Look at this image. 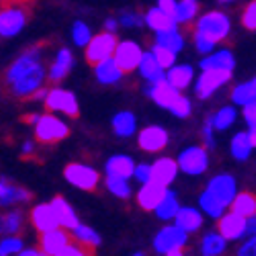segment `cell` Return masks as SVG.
<instances>
[{
	"instance_id": "6da1fadb",
	"label": "cell",
	"mask_w": 256,
	"mask_h": 256,
	"mask_svg": "<svg viewBox=\"0 0 256 256\" xmlns=\"http://www.w3.org/2000/svg\"><path fill=\"white\" fill-rule=\"evenodd\" d=\"M48 78V70L41 60V48H31L20 54L6 70V86L18 98H29L37 88L44 86Z\"/></svg>"
},
{
	"instance_id": "7a4b0ae2",
	"label": "cell",
	"mask_w": 256,
	"mask_h": 256,
	"mask_svg": "<svg viewBox=\"0 0 256 256\" xmlns=\"http://www.w3.org/2000/svg\"><path fill=\"white\" fill-rule=\"evenodd\" d=\"M29 23V8L25 0L18 2H8L0 8V37L10 39L16 37Z\"/></svg>"
},
{
	"instance_id": "3957f363",
	"label": "cell",
	"mask_w": 256,
	"mask_h": 256,
	"mask_svg": "<svg viewBox=\"0 0 256 256\" xmlns=\"http://www.w3.org/2000/svg\"><path fill=\"white\" fill-rule=\"evenodd\" d=\"M33 132L41 144H58L70 136V127L56 115H39V119L33 123Z\"/></svg>"
},
{
	"instance_id": "277c9868",
	"label": "cell",
	"mask_w": 256,
	"mask_h": 256,
	"mask_svg": "<svg viewBox=\"0 0 256 256\" xmlns=\"http://www.w3.org/2000/svg\"><path fill=\"white\" fill-rule=\"evenodd\" d=\"M188 242V234L182 232L178 226H166L158 232L154 238V250L164 256H180Z\"/></svg>"
},
{
	"instance_id": "5b68a950",
	"label": "cell",
	"mask_w": 256,
	"mask_h": 256,
	"mask_svg": "<svg viewBox=\"0 0 256 256\" xmlns=\"http://www.w3.org/2000/svg\"><path fill=\"white\" fill-rule=\"evenodd\" d=\"M197 33H201V35L209 37L211 41L220 44V41L228 39V35L232 33V20L222 10H211L197 20Z\"/></svg>"
},
{
	"instance_id": "8992f818",
	"label": "cell",
	"mask_w": 256,
	"mask_h": 256,
	"mask_svg": "<svg viewBox=\"0 0 256 256\" xmlns=\"http://www.w3.org/2000/svg\"><path fill=\"white\" fill-rule=\"evenodd\" d=\"M178 170L188 176H201L207 172L209 168V154H207V148L203 146H190L186 150L180 152L178 160Z\"/></svg>"
},
{
	"instance_id": "52a82bcc",
	"label": "cell",
	"mask_w": 256,
	"mask_h": 256,
	"mask_svg": "<svg viewBox=\"0 0 256 256\" xmlns=\"http://www.w3.org/2000/svg\"><path fill=\"white\" fill-rule=\"evenodd\" d=\"M64 178H66L72 186L80 188V190H94L98 186V180H100V174L92 166H86V164H80V162H72L66 166L64 170Z\"/></svg>"
},
{
	"instance_id": "ba28073f",
	"label": "cell",
	"mask_w": 256,
	"mask_h": 256,
	"mask_svg": "<svg viewBox=\"0 0 256 256\" xmlns=\"http://www.w3.org/2000/svg\"><path fill=\"white\" fill-rule=\"evenodd\" d=\"M44 100H46V106L52 113H62L66 117H78V111H80L78 98H76L74 92H70L66 88L56 86V88L48 90Z\"/></svg>"
},
{
	"instance_id": "9c48e42d",
	"label": "cell",
	"mask_w": 256,
	"mask_h": 256,
	"mask_svg": "<svg viewBox=\"0 0 256 256\" xmlns=\"http://www.w3.org/2000/svg\"><path fill=\"white\" fill-rule=\"evenodd\" d=\"M232 80V72L226 70H203L201 76L195 82V94L199 98H211L220 88H224L226 84Z\"/></svg>"
},
{
	"instance_id": "30bf717a",
	"label": "cell",
	"mask_w": 256,
	"mask_h": 256,
	"mask_svg": "<svg viewBox=\"0 0 256 256\" xmlns=\"http://www.w3.org/2000/svg\"><path fill=\"white\" fill-rule=\"evenodd\" d=\"M117 35L111 33V31H104V33H98L94 35L90 41H88V46H86V62L88 64H98L106 58H113V52L117 48Z\"/></svg>"
},
{
	"instance_id": "8fae6325",
	"label": "cell",
	"mask_w": 256,
	"mask_h": 256,
	"mask_svg": "<svg viewBox=\"0 0 256 256\" xmlns=\"http://www.w3.org/2000/svg\"><path fill=\"white\" fill-rule=\"evenodd\" d=\"M144 56V50L140 44L136 41H117V48L113 52V60L117 62V66L123 70V72H132V70H138V64Z\"/></svg>"
},
{
	"instance_id": "7c38bea8",
	"label": "cell",
	"mask_w": 256,
	"mask_h": 256,
	"mask_svg": "<svg viewBox=\"0 0 256 256\" xmlns=\"http://www.w3.org/2000/svg\"><path fill=\"white\" fill-rule=\"evenodd\" d=\"M72 242V236L66 230H50V232H41L39 238V250L46 256H64V250Z\"/></svg>"
},
{
	"instance_id": "4fadbf2b",
	"label": "cell",
	"mask_w": 256,
	"mask_h": 256,
	"mask_svg": "<svg viewBox=\"0 0 256 256\" xmlns=\"http://www.w3.org/2000/svg\"><path fill=\"white\" fill-rule=\"evenodd\" d=\"M207 190L213 197H218L226 207H230L234 197L238 195V184H236V178H234L232 174H218V176H213L209 180Z\"/></svg>"
},
{
	"instance_id": "5bb4252c",
	"label": "cell",
	"mask_w": 256,
	"mask_h": 256,
	"mask_svg": "<svg viewBox=\"0 0 256 256\" xmlns=\"http://www.w3.org/2000/svg\"><path fill=\"white\" fill-rule=\"evenodd\" d=\"M138 144L144 152H162L168 146V132L160 125H150L140 132Z\"/></svg>"
},
{
	"instance_id": "9a60e30c",
	"label": "cell",
	"mask_w": 256,
	"mask_h": 256,
	"mask_svg": "<svg viewBox=\"0 0 256 256\" xmlns=\"http://www.w3.org/2000/svg\"><path fill=\"white\" fill-rule=\"evenodd\" d=\"M218 232L228 242H238V240L246 238V218L230 211V213H226V216L220 218Z\"/></svg>"
},
{
	"instance_id": "2e32d148",
	"label": "cell",
	"mask_w": 256,
	"mask_h": 256,
	"mask_svg": "<svg viewBox=\"0 0 256 256\" xmlns=\"http://www.w3.org/2000/svg\"><path fill=\"white\" fill-rule=\"evenodd\" d=\"M146 92H148V96H150L158 106H162V109H170L172 102L180 96V90L174 88L166 78H162L158 82H152L150 86H148Z\"/></svg>"
},
{
	"instance_id": "e0dca14e",
	"label": "cell",
	"mask_w": 256,
	"mask_h": 256,
	"mask_svg": "<svg viewBox=\"0 0 256 256\" xmlns=\"http://www.w3.org/2000/svg\"><path fill=\"white\" fill-rule=\"evenodd\" d=\"M31 224L33 228L41 234V232H50L60 228L58 216H56V209L52 203H39L31 209Z\"/></svg>"
},
{
	"instance_id": "ac0fdd59",
	"label": "cell",
	"mask_w": 256,
	"mask_h": 256,
	"mask_svg": "<svg viewBox=\"0 0 256 256\" xmlns=\"http://www.w3.org/2000/svg\"><path fill=\"white\" fill-rule=\"evenodd\" d=\"M140 186L142 188H140V193H138V203L146 211H154L160 205V201L164 199L166 190H168V186H164V184H160L156 180H150V182L140 184Z\"/></svg>"
},
{
	"instance_id": "d6986e66",
	"label": "cell",
	"mask_w": 256,
	"mask_h": 256,
	"mask_svg": "<svg viewBox=\"0 0 256 256\" xmlns=\"http://www.w3.org/2000/svg\"><path fill=\"white\" fill-rule=\"evenodd\" d=\"M201 70H226V72H234L236 68V58L230 50H213L211 54H207L203 60H201Z\"/></svg>"
},
{
	"instance_id": "ffe728a7",
	"label": "cell",
	"mask_w": 256,
	"mask_h": 256,
	"mask_svg": "<svg viewBox=\"0 0 256 256\" xmlns=\"http://www.w3.org/2000/svg\"><path fill=\"white\" fill-rule=\"evenodd\" d=\"M72 68H74V54H72L70 50L64 48V50H60V52L56 54L52 66H50V70H48V78H50L52 82H62L64 78H66V76L72 72Z\"/></svg>"
},
{
	"instance_id": "44dd1931",
	"label": "cell",
	"mask_w": 256,
	"mask_h": 256,
	"mask_svg": "<svg viewBox=\"0 0 256 256\" xmlns=\"http://www.w3.org/2000/svg\"><path fill=\"white\" fill-rule=\"evenodd\" d=\"M174 226L186 234H195L203 228V211L195 207H178L174 216Z\"/></svg>"
},
{
	"instance_id": "7402d4cb",
	"label": "cell",
	"mask_w": 256,
	"mask_h": 256,
	"mask_svg": "<svg viewBox=\"0 0 256 256\" xmlns=\"http://www.w3.org/2000/svg\"><path fill=\"white\" fill-rule=\"evenodd\" d=\"M176 174H178V164L172 158H160L152 164V180L164 186L172 184L176 180Z\"/></svg>"
},
{
	"instance_id": "603a6c76",
	"label": "cell",
	"mask_w": 256,
	"mask_h": 256,
	"mask_svg": "<svg viewBox=\"0 0 256 256\" xmlns=\"http://www.w3.org/2000/svg\"><path fill=\"white\" fill-rule=\"evenodd\" d=\"M134 168L136 162L132 156H125V154H115L106 160L104 164V172L109 176H119V178H127L130 180L134 176Z\"/></svg>"
},
{
	"instance_id": "cb8c5ba5",
	"label": "cell",
	"mask_w": 256,
	"mask_h": 256,
	"mask_svg": "<svg viewBox=\"0 0 256 256\" xmlns=\"http://www.w3.org/2000/svg\"><path fill=\"white\" fill-rule=\"evenodd\" d=\"M164 78L172 84L174 88L184 90V88L190 86V82L195 80V70H193V66H188V64H178V66L174 64V66H170L166 70Z\"/></svg>"
},
{
	"instance_id": "d4e9b609",
	"label": "cell",
	"mask_w": 256,
	"mask_h": 256,
	"mask_svg": "<svg viewBox=\"0 0 256 256\" xmlns=\"http://www.w3.org/2000/svg\"><path fill=\"white\" fill-rule=\"evenodd\" d=\"M123 74L125 72L117 66V62L113 58H106V60L94 64V76L100 84H104V86L106 84H117L123 78Z\"/></svg>"
},
{
	"instance_id": "484cf974",
	"label": "cell",
	"mask_w": 256,
	"mask_h": 256,
	"mask_svg": "<svg viewBox=\"0 0 256 256\" xmlns=\"http://www.w3.org/2000/svg\"><path fill=\"white\" fill-rule=\"evenodd\" d=\"M144 25H148L154 33H162V31H166V29L178 27V25H176V20L170 16V14H166L162 8H158V6H154V8H150V10L146 12V16H144Z\"/></svg>"
},
{
	"instance_id": "4316f807",
	"label": "cell",
	"mask_w": 256,
	"mask_h": 256,
	"mask_svg": "<svg viewBox=\"0 0 256 256\" xmlns=\"http://www.w3.org/2000/svg\"><path fill=\"white\" fill-rule=\"evenodd\" d=\"M138 70H140L142 78L148 80L150 84L162 80L164 74H166V70L156 62V58L152 56V52H144V56H142V60H140V64H138Z\"/></svg>"
},
{
	"instance_id": "83f0119b",
	"label": "cell",
	"mask_w": 256,
	"mask_h": 256,
	"mask_svg": "<svg viewBox=\"0 0 256 256\" xmlns=\"http://www.w3.org/2000/svg\"><path fill=\"white\" fill-rule=\"evenodd\" d=\"M31 201V193L27 188L23 186H18V184H12L8 182L4 186V190L0 193V207H14V205H23V203H29Z\"/></svg>"
},
{
	"instance_id": "f1b7e54d",
	"label": "cell",
	"mask_w": 256,
	"mask_h": 256,
	"mask_svg": "<svg viewBox=\"0 0 256 256\" xmlns=\"http://www.w3.org/2000/svg\"><path fill=\"white\" fill-rule=\"evenodd\" d=\"M70 236H72L80 246H86L88 252H92L94 248L100 246V236H98V232L92 230L90 226L80 224V222L70 230Z\"/></svg>"
},
{
	"instance_id": "f546056e",
	"label": "cell",
	"mask_w": 256,
	"mask_h": 256,
	"mask_svg": "<svg viewBox=\"0 0 256 256\" xmlns=\"http://www.w3.org/2000/svg\"><path fill=\"white\" fill-rule=\"evenodd\" d=\"M25 228L23 211L10 209L8 213H0V236H10V234H20Z\"/></svg>"
},
{
	"instance_id": "4dcf8cb0",
	"label": "cell",
	"mask_w": 256,
	"mask_h": 256,
	"mask_svg": "<svg viewBox=\"0 0 256 256\" xmlns=\"http://www.w3.org/2000/svg\"><path fill=\"white\" fill-rule=\"evenodd\" d=\"M113 132L117 138H132L138 132V121L132 111H119L113 117Z\"/></svg>"
},
{
	"instance_id": "1f68e13d",
	"label": "cell",
	"mask_w": 256,
	"mask_h": 256,
	"mask_svg": "<svg viewBox=\"0 0 256 256\" xmlns=\"http://www.w3.org/2000/svg\"><path fill=\"white\" fill-rule=\"evenodd\" d=\"M54 209H56V216H58V222H60V228L64 230H72L76 224H78V216H76V211L74 207L64 199V197H56L52 201Z\"/></svg>"
},
{
	"instance_id": "d6a6232c",
	"label": "cell",
	"mask_w": 256,
	"mask_h": 256,
	"mask_svg": "<svg viewBox=\"0 0 256 256\" xmlns=\"http://www.w3.org/2000/svg\"><path fill=\"white\" fill-rule=\"evenodd\" d=\"M156 44L170 50V52H174L178 56L184 50V37L178 31V27H172V29H166L162 33H156Z\"/></svg>"
},
{
	"instance_id": "836d02e7",
	"label": "cell",
	"mask_w": 256,
	"mask_h": 256,
	"mask_svg": "<svg viewBox=\"0 0 256 256\" xmlns=\"http://www.w3.org/2000/svg\"><path fill=\"white\" fill-rule=\"evenodd\" d=\"M228 250V240L220 232H209L201 240V254L203 256H220Z\"/></svg>"
},
{
	"instance_id": "e575fe53",
	"label": "cell",
	"mask_w": 256,
	"mask_h": 256,
	"mask_svg": "<svg viewBox=\"0 0 256 256\" xmlns=\"http://www.w3.org/2000/svg\"><path fill=\"white\" fill-rule=\"evenodd\" d=\"M252 150L254 146L248 138V132H242V134H236L232 138V144H230V152L232 156L236 158L238 162H246L250 156H252Z\"/></svg>"
},
{
	"instance_id": "d590c367",
	"label": "cell",
	"mask_w": 256,
	"mask_h": 256,
	"mask_svg": "<svg viewBox=\"0 0 256 256\" xmlns=\"http://www.w3.org/2000/svg\"><path fill=\"white\" fill-rule=\"evenodd\" d=\"M178 207H180V203H178L176 193H172V190H166L164 199H162L160 205L154 209V213H156V218H158V220H162V222H170V220H174Z\"/></svg>"
},
{
	"instance_id": "8d00e7d4",
	"label": "cell",
	"mask_w": 256,
	"mask_h": 256,
	"mask_svg": "<svg viewBox=\"0 0 256 256\" xmlns=\"http://www.w3.org/2000/svg\"><path fill=\"white\" fill-rule=\"evenodd\" d=\"M199 14V2L197 0H178L176 10H174V20L176 25H188L193 23Z\"/></svg>"
},
{
	"instance_id": "74e56055",
	"label": "cell",
	"mask_w": 256,
	"mask_h": 256,
	"mask_svg": "<svg viewBox=\"0 0 256 256\" xmlns=\"http://www.w3.org/2000/svg\"><path fill=\"white\" fill-rule=\"evenodd\" d=\"M199 207H201L203 213H207V218H211V220H220L226 213V209H228L218 197H213L207 188L203 190V195L199 197Z\"/></svg>"
},
{
	"instance_id": "f35d334b",
	"label": "cell",
	"mask_w": 256,
	"mask_h": 256,
	"mask_svg": "<svg viewBox=\"0 0 256 256\" xmlns=\"http://www.w3.org/2000/svg\"><path fill=\"white\" fill-rule=\"evenodd\" d=\"M230 207H232L234 213H238V216L248 220L250 216L256 213V197L250 195V193H238L236 197H234V201L230 203Z\"/></svg>"
},
{
	"instance_id": "ab89813d",
	"label": "cell",
	"mask_w": 256,
	"mask_h": 256,
	"mask_svg": "<svg viewBox=\"0 0 256 256\" xmlns=\"http://www.w3.org/2000/svg\"><path fill=\"white\" fill-rule=\"evenodd\" d=\"M236 119H238L236 106H222V109L211 117V125L216 132H228L230 127L236 123Z\"/></svg>"
},
{
	"instance_id": "60d3db41",
	"label": "cell",
	"mask_w": 256,
	"mask_h": 256,
	"mask_svg": "<svg viewBox=\"0 0 256 256\" xmlns=\"http://www.w3.org/2000/svg\"><path fill=\"white\" fill-rule=\"evenodd\" d=\"M254 100H256V84L252 80L238 84V86L232 90V102L236 106H246Z\"/></svg>"
},
{
	"instance_id": "b9f144b4",
	"label": "cell",
	"mask_w": 256,
	"mask_h": 256,
	"mask_svg": "<svg viewBox=\"0 0 256 256\" xmlns=\"http://www.w3.org/2000/svg\"><path fill=\"white\" fill-rule=\"evenodd\" d=\"M106 190H109L111 195H115L117 199H130L132 197V184L127 178H119V176H109L106 174Z\"/></svg>"
},
{
	"instance_id": "7bdbcfd3",
	"label": "cell",
	"mask_w": 256,
	"mask_h": 256,
	"mask_svg": "<svg viewBox=\"0 0 256 256\" xmlns=\"http://www.w3.org/2000/svg\"><path fill=\"white\" fill-rule=\"evenodd\" d=\"M23 248H25V240L18 234L2 236V240H0V256H16Z\"/></svg>"
},
{
	"instance_id": "ee69618b",
	"label": "cell",
	"mask_w": 256,
	"mask_h": 256,
	"mask_svg": "<svg viewBox=\"0 0 256 256\" xmlns=\"http://www.w3.org/2000/svg\"><path fill=\"white\" fill-rule=\"evenodd\" d=\"M92 39V29L84 23V20H76L72 25V41L76 48H86L88 41Z\"/></svg>"
},
{
	"instance_id": "f6af8a7d",
	"label": "cell",
	"mask_w": 256,
	"mask_h": 256,
	"mask_svg": "<svg viewBox=\"0 0 256 256\" xmlns=\"http://www.w3.org/2000/svg\"><path fill=\"white\" fill-rule=\"evenodd\" d=\"M152 56L156 58V62L160 64L164 70H168L170 66H174V64H176V54L166 50V48H162V46H158V44L152 48Z\"/></svg>"
},
{
	"instance_id": "bcb514c9",
	"label": "cell",
	"mask_w": 256,
	"mask_h": 256,
	"mask_svg": "<svg viewBox=\"0 0 256 256\" xmlns=\"http://www.w3.org/2000/svg\"><path fill=\"white\" fill-rule=\"evenodd\" d=\"M170 113H172L174 117H178V119H186L190 113H193V104H190V100L186 98V96H178L174 102H172V106L168 109Z\"/></svg>"
},
{
	"instance_id": "7dc6e473",
	"label": "cell",
	"mask_w": 256,
	"mask_h": 256,
	"mask_svg": "<svg viewBox=\"0 0 256 256\" xmlns=\"http://www.w3.org/2000/svg\"><path fill=\"white\" fill-rule=\"evenodd\" d=\"M144 25V16L136 10H123L119 16V27L125 29H140Z\"/></svg>"
},
{
	"instance_id": "c3c4849f",
	"label": "cell",
	"mask_w": 256,
	"mask_h": 256,
	"mask_svg": "<svg viewBox=\"0 0 256 256\" xmlns=\"http://www.w3.org/2000/svg\"><path fill=\"white\" fill-rule=\"evenodd\" d=\"M216 41H211L209 37H205V35H201V33H197L195 31V50L199 52V54H203V56H207V54H211L213 50H216Z\"/></svg>"
},
{
	"instance_id": "681fc988",
	"label": "cell",
	"mask_w": 256,
	"mask_h": 256,
	"mask_svg": "<svg viewBox=\"0 0 256 256\" xmlns=\"http://www.w3.org/2000/svg\"><path fill=\"white\" fill-rule=\"evenodd\" d=\"M242 25L248 31H256V0L244 8V12H242Z\"/></svg>"
},
{
	"instance_id": "f907efd6",
	"label": "cell",
	"mask_w": 256,
	"mask_h": 256,
	"mask_svg": "<svg viewBox=\"0 0 256 256\" xmlns=\"http://www.w3.org/2000/svg\"><path fill=\"white\" fill-rule=\"evenodd\" d=\"M140 184H146V182H150L152 180V164H136L134 168V176Z\"/></svg>"
},
{
	"instance_id": "816d5d0a",
	"label": "cell",
	"mask_w": 256,
	"mask_h": 256,
	"mask_svg": "<svg viewBox=\"0 0 256 256\" xmlns=\"http://www.w3.org/2000/svg\"><path fill=\"white\" fill-rule=\"evenodd\" d=\"M248 240L244 242L242 248H238V256H256V234L246 236Z\"/></svg>"
},
{
	"instance_id": "f5cc1de1",
	"label": "cell",
	"mask_w": 256,
	"mask_h": 256,
	"mask_svg": "<svg viewBox=\"0 0 256 256\" xmlns=\"http://www.w3.org/2000/svg\"><path fill=\"white\" fill-rule=\"evenodd\" d=\"M203 140H205L207 150H213V148H216V130H213V125H211V119L203 127Z\"/></svg>"
},
{
	"instance_id": "db71d44e",
	"label": "cell",
	"mask_w": 256,
	"mask_h": 256,
	"mask_svg": "<svg viewBox=\"0 0 256 256\" xmlns=\"http://www.w3.org/2000/svg\"><path fill=\"white\" fill-rule=\"evenodd\" d=\"M242 109H244V121H246V125L248 127L256 125V100L250 102V104H246V106H242Z\"/></svg>"
},
{
	"instance_id": "11a10c76",
	"label": "cell",
	"mask_w": 256,
	"mask_h": 256,
	"mask_svg": "<svg viewBox=\"0 0 256 256\" xmlns=\"http://www.w3.org/2000/svg\"><path fill=\"white\" fill-rule=\"evenodd\" d=\"M176 2L178 0H158V8H162L166 14H170L174 18V10H176Z\"/></svg>"
},
{
	"instance_id": "9f6ffc18",
	"label": "cell",
	"mask_w": 256,
	"mask_h": 256,
	"mask_svg": "<svg viewBox=\"0 0 256 256\" xmlns=\"http://www.w3.org/2000/svg\"><path fill=\"white\" fill-rule=\"evenodd\" d=\"M252 234H256V213L246 220V236H252Z\"/></svg>"
},
{
	"instance_id": "6f0895ef",
	"label": "cell",
	"mask_w": 256,
	"mask_h": 256,
	"mask_svg": "<svg viewBox=\"0 0 256 256\" xmlns=\"http://www.w3.org/2000/svg\"><path fill=\"white\" fill-rule=\"evenodd\" d=\"M117 29H119V20H115V18H106L104 20V31L117 33Z\"/></svg>"
},
{
	"instance_id": "680465c9",
	"label": "cell",
	"mask_w": 256,
	"mask_h": 256,
	"mask_svg": "<svg viewBox=\"0 0 256 256\" xmlns=\"http://www.w3.org/2000/svg\"><path fill=\"white\" fill-rule=\"evenodd\" d=\"M18 254L20 256H41V250L39 248H23Z\"/></svg>"
},
{
	"instance_id": "91938a15",
	"label": "cell",
	"mask_w": 256,
	"mask_h": 256,
	"mask_svg": "<svg viewBox=\"0 0 256 256\" xmlns=\"http://www.w3.org/2000/svg\"><path fill=\"white\" fill-rule=\"evenodd\" d=\"M20 150H23V156H31V154H33V150H35V146H33V142H25Z\"/></svg>"
},
{
	"instance_id": "94428289",
	"label": "cell",
	"mask_w": 256,
	"mask_h": 256,
	"mask_svg": "<svg viewBox=\"0 0 256 256\" xmlns=\"http://www.w3.org/2000/svg\"><path fill=\"white\" fill-rule=\"evenodd\" d=\"M248 138H250L252 146L256 148V125H252V127H250V130H248Z\"/></svg>"
},
{
	"instance_id": "6125c7cd",
	"label": "cell",
	"mask_w": 256,
	"mask_h": 256,
	"mask_svg": "<svg viewBox=\"0 0 256 256\" xmlns=\"http://www.w3.org/2000/svg\"><path fill=\"white\" fill-rule=\"evenodd\" d=\"M37 119H39V113H31V115H29V117H27V121H29V123H31V125H33V123H35V121H37Z\"/></svg>"
},
{
	"instance_id": "be15d7a7",
	"label": "cell",
	"mask_w": 256,
	"mask_h": 256,
	"mask_svg": "<svg viewBox=\"0 0 256 256\" xmlns=\"http://www.w3.org/2000/svg\"><path fill=\"white\" fill-rule=\"evenodd\" d=\"M8 184V178H0V193H2L4 190V186Z\"/></svg>"
},
{
	"instance_id": "e7e4bbea",
	"label": "cell",
	"mask_w": 256,
	"mask_h": 256,
	"mask_svg": "<svg viewBox=\"0 0 256 256\" xmlns=\"http://www.w3.org/2000/svg\"><path fill=\"white\" fill-rule=\"evenodd\" d=\"M218 2H220V4H232L234 0H218Z\"/></svg>"
},
{
	"instance_id": "03108f58",
	"label": "cell",
	"mask_w": 256,
	"mask_h": 256,
	"mask_svg": "<svg viewBox=\"0 0 256 256\" xmlns=\"http://www.w3.org/2000/svg\"><path fill=\"white\" fill-rule=\"evenodd\" d=\"M8 2H18V0H0V4H8Z\"/></svg>"
},
{
	"instance_id": "003e7915",
	"label": "cell",
	"mask_w": 256,
	"mask_h": 256,
	"mask_svg": "<svg viewBox=\"0 0 256 256\" xmlns=\"http://www.w3.org/2000/svg\"><path fill=\"white\" fill-rule=\"evenodd\" d=\"M252 82H254V84H256V78H254V80H252Z\"/></svg>"
}]
</instances>
